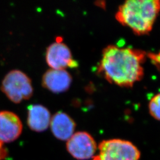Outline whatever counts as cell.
<instances>
[{
	"label": "cell",
	"mask_w": 160,
	"mask_h": 160,
	"mask_svg": "<svg viewBox=\"0 0 160 160\" xmlns=\"http://www.w3.org/2000/svg\"><path fill=\"white\" fill-rule=\"evenodd\" d=\"M63 39L58 36L56 42L46 49V62L52 69H64L66 68H76L78 64L73 59L68 46L63 43Z\"/></svg>",
	"instance_id": "obj_6"
},
{
	"label": "cell",
	"mask_w": 160,
	"mask_h": 160,
	"mask_svg": "<svg viewBox=\"0 0 160 160\" xmlns=\"http://www.w3.org/2000/svg\"><path fill=\"white\" fill-rule=\"evenodd\" d=\"M160 12L159 0H129L119 6L116 20L138 35L149 33Z\"/></svg>",
	"instance_id": "obj_2"
},
{
	"label": "cell",
	"mask_w": 160,
	"mask_h": 160,
	"mask_svg": "<svg viewBox=\"0 0 160 160\" xmlns=\"http://www.w3.org/2000/svg\"><path fill=\"white\" fill-rule=\"evenodd\" d=\"M7 151L4 147L3 143L0 141V160H5L7 157Z\"/></svg>",
	"instance_id": "obj_12"
},
{
	"label": "cell",
	"mask_w": 160,
	"mask_h": 160,
	"mask_svg": "<svg viewBox=\"0 0 160 160\" xmlns=\"http://www.w3.org/2000/svg\"><path fill=\"white\" fill-rule=\"evenodd\" d=\"M1 89L7 97L15 103L29 99L33 92L30 78L17 69L12 70L6 74L2 81Z\"/></svg>",
	"instance_id": "obj_4"
},
{
	"label": "cell",
	"mask_w": 160,
	"mask_h": 160,
	"mask_svg": "<svg viewBox=\"0 0 160 160\" xmlns=\"http://www.w3.org/2000/svg\"><path fill=\"white\" fill-rule=\"evenodd\" d=\"M67 149L69 153L77 160H89L95 156L97 145L89 133L80 131L74 133L67 141Z\"/></svg>",
	"instance_id": "obj_5"
},
{
	"label": "cell",
	"mask_w": 160,
	"mask_h": 160,
	"mask_svg": "<svg viewBox=\"0 0 160 160\" xmlns=\"http://www.w3.org/2000/svg\"><path fill=\"white\" fill-rule=\"evenodd\" d=\"M149 110L151 115L160 121V93L152 97L149 103Z\"/></svg>",
	"instance_id": "obj_11"
},
{
	"label": "cell",
	"mask_w": 160,
	"mask_h": 160,
	"mask_svg": "<svg viewBox=\"0 0 160 160\" xmlns=\"http://www.w3.org/2000/svg\"><path fill=\"white\" fill-rule=\"evenodd\" d=\"M50 124L53 135L62 141H68L73 135L76 126L68 114L61 111L52 116Z\"/></svg>",
	"instance_id": "obj_9"
},
{
	"label": "cell",
	"mask_w": 160,
	"mask_h": 160,
	"mask_svg": "<svg viewBox=\"0 0 160 160\" xmlns=\"http://www.w3.org/2000/svg\"><path fill=\"white\" fill-rule=\"evenodd\" d=\"M71 82V75L65 69H49L43 75L42 81L43 87L55 93L68 90Z\"/></svg>",
	"instance_id": "obj_8"
},
{
	"label": "cell",
	"mask_w": 160,
	"mask_h": 160,
	"mask_svg": "<svg viewBox=\"0 0 160 160\" xmlns=\"http://www.w3.org/2000/svg\"><path fill=\"white\" fill-rule=\"evenodd\" d=\"M22 130V123L17 114L10 111L0 112V141L2 143L16 140Z\"/></svg>",
	"instance_id": "obj_7"
},
{
	"label": "cell",
	"mask_w": 160,
	"mask_h": 160,
	"mask_svg": "<svg viewBox=\"0 0 160 160\" xmlns=\"http://www.w3.org/2000/svg\"><path fill=\"white\" fill-rule=\"evenodd\" d=\"M28 109V124L29 128L38 132L46 130L51 120L49 110L42 104H31Z\"/></svg>",
	"instance_id": "obj_10"
},
{
	"label": "cell",
	"mask_w": 160,
	"mask_h": 160,
	"mask_svg": "<svg viewBox=\"0 0 160 160\" xmlns=\"http://www.w3.org/2000/svg\"></svg>",
	"instance_id": "obj_13"
},
{
	"label": "cell",
	"mask_w": 160,
	"mask_h": 160,
	"mask_svg": "<svg viewBox=\"0 0 160 160\" xmlns=\"http://www.w3.org/2000/svg\"><path fill=\"white\" fill-rule=\"evenodd\" d=\"M145 58L141 50L109 45L103 49L98 73L112 84L131 87L143 78Z\"/></svg>",
	"instance_id": "obj_1"
},
{
	"label": "cell",
	"mask_w": 160,
	"mask_h": 160,
	"mask_svg": "<svg viewBox=\"0 0 160 160\" xmlns=\"http://www.w3.org/2000/svg\"><path fill=\"white\" fill-rule=\"evenodd\" d=\"M97 148L98 154L92 160H139L141 152L133 143L120 139L102 141Z\"/></svg>",
	"instance_id": "obj_3"
}]
</instances>
